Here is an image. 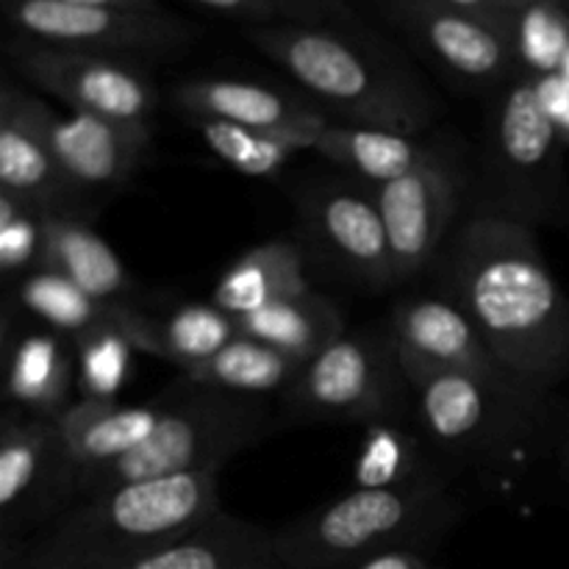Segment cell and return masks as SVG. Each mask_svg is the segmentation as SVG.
<instances>
[{
  "mask_svg": "<svg viewBox=\"0 0 569 569\" xmlns=\"http://www.w3.org/2000/svg\"><path fill=\"white\" fill-rule=\"evenodd\" d=\"M44 267L64 276L92 298L111 306H137L139 283L122 264L111 244L81 217H48L44 220Z\"/></svg>",
  "mask_w": 569,
  "mask_h": 569,
  "instance_id": "603a6c76",
  "label": "cell"
},
{
  "mask_svg": "<svg viewBox=\"0 0 569 569\" xmlns=\"http://www.w3.org/2000/svg\"><path fill=\"white\" fill-rule=\"evenodd\" d=\"M448 478L389 489H353L276 531L281 569H356L383 550H420L459 522Z\"/></svg>",
  "mask_w": 569,
  "mask_h": 569,
  "instance_id": "8992f818",
  "label": "cell"
},
{
  "mask_svg": "<svg viewBox=\"0 0 569 569\" xmlns=\"http://www.w3.org/2000/svg\"><path fill=\"white\" fill-rule=\"evenodd\" d=\"M122 331L133 342L137 353L156 356L189 372L220 353L231 339L239 337V322L222 311L214 300L209 303H181L167 315H153L139 306L122 315Z\"/></svg>",
  "mask_w": 569,
  "mask_h": 569,
  "instance_id": "ffe728a7",
  "label": "cell"
},
{
  "mask_svg": "<svg viewBox=\"0 0 569 569\" xmlns=\"http://www.w3.org/2000/svg\"><path fill=\"white\" fill-rule=\"evenodd\" d=\"M200 133L211 153L228 167L250 178H272L289 164L298 153H303L295 139L272 131L233 126L222 120H189Z\"/></svg>",
  "mask_w": 569,
  "mask_h": 569,
  "instance_id": "f546056e",
  "label": "cell"
},
{
  "mask_svg": "<svg viewBox=\"0 0 569 569\" xmlns=\"http://www.w3.org/2000/svg\"><path fill=\"white\" fill-rule=\"evenodd\" d=\"M44 220L48 214L0 192V272L6 289L44 267Z\"/></svg>",
  "mask_w": 569,
  "mask_h": 569,
  "instance_id": "1f68e13d",
  "label": "cell"
},
{
  "mask_svg": "<svg viewBox=\"0 0 569 569\" xmlns=\"http://www.w3.org/2000/svg\"><path fill=\"white\" fill-rule=\"evenodd\" d=\"M406 37L450 78L495 94L520 72L515 33L437 0H381Z\"/></svg>",
  "mask_w": 569,
  "mask_h": 569,
  "instance_id": "5bb4252c",
  "label": "cell"
},
{
  "mask_svg": "<svg viewBox=\"0 0 569 569\" xmlns=\"http://www.w3.org/2000/svg\"><path fill=\"white\" fill-rule=\"evenodd\" d=\"M67 3H83V6H109V9H128V11H150L159 14L161 3L159 0H67Z\"/></svg>",
  "mask_w": 569,
  "mask_h": 569,
  "instance_id": "74e56055",
  "label": "cell"
},
{
  "mask_svg": "<svg viewBox=\"0 0 569 569\" xmlns=\"http://www.w3.org/2000/svg\"><path fill=\"white\" fill-rule=\"evenodd\" d=\"M392 250L395 283L431 276L470 211L472 148L453 131H431L420 161L376 189Z\"/></svg>",
  "mask_w": 569,
  "mask_h": 569,
  "instance_id": "9c48e42d",
  "label": "cell"
},
{
  "mask_svg": "<svg viewBox=\"0 0 569 569\" xmlns=\"http://www.w3.org/2000/svg\"><path fill=\"white\" fill-rule=\"evenodd\" d=\"M159 395L164 415L153 433L120 461L83 478L78 498L126 483L222 470L233 456L270 433L272 411L267 398L200 387L183 376Z\"/></svg>",
  "mask_w": 569,
  "mask_h": 569,
  "instance_id": "52a82bcc",
  "label": "cell"
},
{
  "mask_svg": "<svg viewBox=\"0 0 569 569\" xmlns=\"http://www.w3.org/2000/svg\"><path fill=\"white\" fill-rule=\"evenodd\" d=\"M537 83L539 94H542L545 106H548L550 117L559 126L561 137H565L569 148V50L559 67L553 72H545V76H528Z\"/></svg>",
  "mask_w": 569,
  "mask_h": 569,
  "instance_id": "d6a6232c",
  "label": "cell"
},
{
  "mask_svg": "<svg viewBox=\"0 0 569 569\" xmlns=\"http://www.w3.org/2000/svg\"><path fill=\"white\" fill-rule=\"evenodd\" d=\"M17 37L89 53L142 59L178 53L198 37V28L170 11H128L67 0H0Z\"/></svg>",
  "mask_w": 569,
  "mask_h": 569,
  "instance_id": "4fadbf2b",
  "label": "cell"
},
{
  "mask_svg": "<svg viewBox=\"0 0 569 569\" xmlns=\"http://www.w3.org/2000/svg\"><path fill=\"white\" fill-rule=\"evenodd\" d=\"M415 406L409 376L387 322L345 331L306 361L298 381L281 395L287 422L403 420Z\"/></svg>",
  "mask_w": 569,
  "mask_h": 569,
  "instance_id": "ba28073f",
  "label": "cell"
},
{
  "mask_svg": "<svg viewBox=\"0 0 569 569\" xmlns=\"http://www.w3.org/2000/svg\"><path fill=\"white\" fill-rule=\"evenodd\" d=\"M220 472H189L83 495L26 542L3 550L0 565L120 569L220 515Z\"/></svg>",
  "mask_w": 569,
  "mask_h": 569,
  "instance_id": "3957f363",
  "label": "cell"
},
{
  "mask_svg": "<svg viewBox=\"0 0 569 569\" xmlns=\"http://www.w3.org/2000/svg\"><path fill=\"white\" fill-rule=\"evenodd\" d=\"M237 322L239 333L259 339L303 365L348 331L342 309L315 289L237 317Z\"/></svg>",
  "mask_w": 569,
  "mask_h": 569,
  "instance_id": "d4e9b609",
  "label": "cell"
},
{
  "mask_svg": "<svg viewBox=\"0 0 569 569\" xmlns=\"http://www.w3.org/2000/svg\"><path fill=\"white\" fill-rule=\"evenodd\" d=\"M120 569H281L276 531L220 511L194 531Z\"/></svg>",
  "mask_w": 569,
  "mask_h": 569,
  "instance_id": "44dd1931",
  "label": "cell"
},
{
  "mask_svg": "<svg viewBox=\"0 0 569 569\" xmlns=\"http://www.w3.org/2000/svg\"><path fill=\"white\" fill-rule=\"evenodd\" d=\"M78 470L59 417L6 409L0 420V533L3 550L26 542L70 503Z\"/></svg>",
  "mask_w": 569,
  "mask_h": 569,
  "instance_id": "7c38bea8",
  "label": "cell"
},
{
  "mask_svg": "<svg viewBox=\"0 0 569 569\" xmlns=\"http://www.w3.org/2000/svg\"><path fill=\"white\" fill-rule=\"evenodd\" d=\"M503 6H509L511 11H522L528 9V6H537V3H565L569 6V0H500Z\"/></svg>",
  "mask_w": 569,
  "mask_h": 569,
  "instance_id": "ab89813d",
  "label": "cell"
},
{
  "mask_svg": "<svg viewBox=\"0 0 569 569\" xmlns=\"http://www.w3.org/2000/svg\"><path fill=\"white\" fill-rule=\"evenodd\" d=\"M556 461H559L561 476L569 481V415L565 417V426H561L559 445H556Z\"/></svg>",
  "mask_w": 569,
  "mask_h": 569,
  "instance_id": "f35d334b",
  "label": "cell"
},
{
  "mask_svg": "<svg viewBox=\"0 0 569 569\" xmlns=\"http://www.w3.org/2000/svg\"><path fill=\"white\" fill-rule=\"evenodd\" d=\"M481 331L515 381L553 395L569 378V298L550 272L537 228L470 211L431 272Z\"/></svg>",
  "mask_w": 569,
  "mask_h": 569,
  "instance_id": "6da1fadb",
  "label": "cell"
},
{
  "mask_svg": "<svg viewBox=\"0 0 569 569\" xmlns=\"http://www.w3.org/2000/svg\"><path fill=\"white\" fill-rule=\"evenodd\" d=\"M422 437L442 461L476 467L487 476H511L533 456L559 445L565 417L553 395L515 381H487L470 372L403 361Z\"/></svg>",
  "mask_w": 569,
  "mask_h": 569,
  "instance_id": "277c9868",
  "label": "cell"
},
{
  "mask_svg": "<svg viewBox=\"0 0 569 569\" xmlns=\"http://www.w3.org/2000/svg\"><path fill=\"white\" fill-rule=\"evenodd\" d=\"M283 14L298 17L300 22H337V26H348L350 22V6L348 0H278Z\"/></svg>",
  "mask_w": 569,
  "mask_h": 569,
  "instance_id": "e575fe53",
  "label": "cell"
},
{
  "mask_svg": "<svg viewBox=\"0 0 569 569\" xmlns=\"http://www.w3.org/2000/svg\"><path fill=\"white\" fill-rule=\"evenodd\" d=\"M428 133L409 137V133L383 131V128L331 120L317 139L315 153L326 156L353 178L378 189L409 172L420 161Z\"/></svg>",
  "mask_w": 569,
  "mask_h": 569,
  "instance_id": "484cf974",
  "label": "cell"
},
{
  "mask_svg": "<svg viewBox=\"0 0 569 569\" xmlns=\"http://www.w3.org/2000/svg\"><path fill=\"white\" fill-rule=\"evenodd\" d=\"M439 459L442 456L428 445V439L411 433L400 420L372 422L356 456L353 489H389L428 478H448Z\"/></svg>",
  "mask_w": 569,
  "mask_h": 569,
  "instance_id": "f1b7e54d",
  "label": "cell"
},
{
  "mask_svg": "<svg viewBox=\"0 0 569 569\" xmlns=\"http://www.w3.org/2000/svg\"><path fill=\"white\" fill-rule=\"evenodd\" d=\"M306 253L292 239H270L231 261L217 278L211 300L231 317L253 315L278 300L309 292Z\"/></svg>",
  "mask_w": 569,
  "mask_h": 569,
  "instance_id": "cb8c5ba5",
  "label": "cell"
},
{
  "mask_svg": "<svg viewBox=\"0 0 569 569\" xmlns=\"http://www.w3.org/2000/svg\"><path fill=\"white\" fill-rule=\"evenodd\" d=\"M356 569H431V567H428V561L422 559L420 550L395 548V550H383V553L372 556V559H367L365 565H359Z\"/></svg>",
  "mask_w": 569,
  "mask_h": 569,
  "instance_id": "8d00e7d4",
  "label": "cell"
},
{
  "mask_svg": "<svg viewBox=\"0 0 569 569\" xmlns=\"http://www.w3.org/2000/svg\"><path fill=\"white\" fill-rule=\"evenodd\" d=\"M170 103L187 120H222L283 133L303 150H315L320 133L333 120L303 94L242 78H187L170 87Z\"/></svg>",
  "mask_w": 569,
  "mask_h": 569,
  "instance_id": "e0dca14e",
  "label": "cell"
},
{
  "mask_svg": "<svg viewBox=\"0 0 569 569\" xmlns=\"http://www.w3.org/2000/svg\"><path fill=\"white\" fill-rule=\"evenodd\" d=\"M42 126L61 172L94 214L137 176L153 139V126H128L83 111L59 114L48 103Z\"/></svg>",
  "mask_w": 569,
  "mask_h": 569,
  "instance_id": "9a60e30c",
  "label": "cell"
},
{
  "mask_svg": "<svg viewBox=\"0 0 569 569\" xmlns=\"http://www.w3.org/2000/svg\"><path fill=\"white\" fill-rule=\"evenodd\" d=\"M6 306L56 333L76 339L92 328L117 322L128 306L92 298L53 270H37L6 289Z\"/></svg>",
  "mask_w": 569,
  "mask_h": 569,
  "instance_id": "4316f807",
  "label": "cell"
},
{
  "mask_svg": "<svg viewBox=\"0 0 569 569\" xmlns=\"http://www.w3.org/2000/svg\"><path fill=\"white\" fill-rule=\"evenodd\" d=\"M303 367V361L292 359V356L281 353V350L270 348V345L259 342V339L239 333L220 353L211 356L206 365L194 367L189 372H178V376L189 378V381L200 383V387L267 398L272 392H287L298 381Z\"/></svg>",
  "mask_w": 569,
  "mask_h": 569,
  "instance_id": "83f0119b",
  "label": "cell"
},
{
  "mask_svg": "<svg viewBox=\"0 0 569 569\" xmlns=\"http://www.w3.org/2000/svg\"><path fill=\"white\" fill-rule=\"evenodd\" d=\"M295 206L306 259L361 289L398 287L376 187L353 176L328 178L300 187Z\"/></svg>",
  "mask_w": 569,
  "mask_h": 569,
  "instance_id": "30bf717a",
  "label": "cell"
},
{
  "mask_svg": "<svg viewBox=\"0 0 569 569\" xmlns=\"http://www.w3.org/2000/svg\"><path fill=\"white\" fill-rule=\"evenodd\" d=\"M189 3H198L203 6V9L217 11V14L256 22V26H267V22L283 14L278 0H189Z\"/></svg>",
  "mask_w": 569,
  "mask_h": 569,
  "instance_id": "836d02e7",
  "label": "cell"
},
{
  "mask_svg": "<svg viewBox=\"0 0 569 569\" xmlns=\"http://www.w3.org/2000/svg\"><path fill=\"white\" fill-rule=\"evenodd\" d=\"M72 345H76L78 365V400L114 403L120 398L122 383L131 376L133 353H137L128 333L122 331V317L117 322H106L81 333L72 339Z\"/></svg>",
  "mask_w": 569,
  "mask_h": 569,
  "instance_id": "4dcf8cb0",
  "label": "cell"
},
{
  "mask_svg": "<svg viewBox=\"0 0 569 569\" xmlns=\"http://www.w3.org/2000/svg\"><path fill=\"white\" fill-rule=\"evenodd\" d=\"M248 37L339 122L422 137L437 120L439 103L420 72L350 22H267Z\"/></svg>",
  "mask_w": 569,
  "mask_h": 569,
  "instance_id": "7a4b0ae2",
  "label": "cell"
},
{
  "mask_svg": "<svg viewBox=\"0 0 569 569\" xmlns=\"http://www.w3.org/2000/svg\"><path fill=\"white\" fill-rule=\"evenodd\" d=\"M161 415H164L161 395H156L148 403L137 406H122L117 400L114 403L76 400L59 417V428L64 433L72 461H76L78 487L92 472L103 470V467L114 465L122 456L137 450L153 433V428L159 426Z\"/></svg>",
  "mask_w": 569,
  "mask_h": 569,
  "instance_id": "7402d4cb",
  "label": "cell"
},
{
  "mask_svg": "<svg viewBox=\"0 0 569 569\" xmlns=\"http://www.w3.org/2000/svg\"><path fill=\"white\" fill-rule=\"evenodd\" d=\"M387 328L398 345L400 361L470 372L487 381H515L495 359L476 322L445 295H409L398 300L389 309Z\"/></svg>",
  "mask_w": 569,
  "mask_h": 569,
  "instance_id": "ac0fdd59",
  "label": "cell"
},
{
  "mask_svg": "<svg viewBox=\"0 0 569 569\" xmlns=\"http://www.w3.org/2000/svg\"><path fill=\"white\" fill-rule=\"evenodd\" d=\"M437 3L450 6V9L467 11V14H476V17H481V20H489V22H495V26L515 31L517 11H511L509 6H503L500 0H437Z\"/></svg>",
  "mask_w": 569,
  "mask_h": 569,
  "instance_id": "d590c367",
  "label": "cell"
},
{
  "mask_svg": "<svg viewBox=\"0 0 569 569\" xmlns=\"http://www.w3.org/2000/svg\"><path fill=\"white\" fill-rule=\"evenodd\" d=\"M6 59L22 81L53 94L70 111L128 126H153L159 89L137 59L59 48L17 33L6 42Z\"/></svg>",
  "mask_w": 569,
  "mask_h": 569,
  "instance_id": "8fae6325",
  "label": "cell"
},
{
  "mask_svg": "<svg viewBox=\"0 0 569 569\" xmlns=\"http://www.w3.org/2000/svg\"><path fill=\"white\" fill-rule=\"evenodd\" d=\"M3 367L6 409L61 417L76 403L78 365L72 339L28 320L11 306H6L3 315Z\"/></svg>",
  "mask_w": 569,
  "mask_h": 569,
  "instance_id": "d6986e66",
  "label": "cell"
},
{
  "mask_svg": "<svg viewBox=\"0 0 569 569\" xmlns=\"http://www.w3.org/2000/svg\"><path fill=\"white\" fill-rule=\"evenodd\" d=\"M565 148L537 83L517 72L489 100L481 142L472 150L470 211L531 228L567 226Z\"/></svg>",
  "mask_w": 569,
  "mask_h": 569,
  "instance_id": "5b68a950",
  "label": "cell"
},
{
  "mask_svg": "<svg viewBox=\"0 0 569 569\" xmlns=\"http://www.w3.org/2000/svg\"><path fill=\"white\" fill-rule=\"evenodd\" d=\"M44 100L6 78L0 87V192L48 217H81L94 211L78 198L61 172L42 126Z\"/></svg>",
  "mask_w": 569,
  "mask_h": 569,
  "instance_id": "2e32d148",
  "label": "cell"
}]
</instances>
